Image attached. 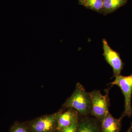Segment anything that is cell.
Segmentation results:
<instances>
[{"label":"cell","mask_w":132,"mask_h":132,"mask_svg":"<svg viewBox=\"0 0 132 132\" xmlns=\"http://www.w3.org/2000/svg\"><path fill=\"white\" fill-rule=\"evenodd\" d=\"M64 106L73 109L81 115L87 116L91 114L92 100L90 93L86 91L80 83L76 84L73 93L66 101Z\"/></svg>","instance_id":"1"},{"label":"cell","mask_w":132,"mask_h":132,"mask_svg":"<svg viewBox=\"0 0 132 132\" xmlns=\"http://www.w3.org/2000/svg\"><path fill=\"white\" fill-rule=\"evenodd\" d=\"M90 93L92 100L91 114L101 122L109 112L110 100L108 90H106L105 95H103L100 91L98 90H94Z\"/></svg>","instance_id":"2"},{"label":"cell","mask_w":132,"mask_h":132,"mask_svg":"<svg viewBox=\"0 0 132 132\" xmlns=\"http://www.w3.org/2000/svg\"><path fill=\"white\" fill-rule=\"evenodd\" d=\"M109 84L120 88L125 97V111L121 117H131L132 115V74L128 76H119Z\"/></svg>","instance_id":"3"},{"label":"cell","mask_w":132,"mask_h":132,"mask_svg":"<svg viewBox=\"0 0 132 132\" xmlns=\"http://www.w3.org/2000/svg\"><path fill=\"white\" fill-rule=\"evenodd\" d=\"M102 42L105 60L113 68L114 77H118L121 75L124 64L119 54L111 48L106 40L104 39Z\"/></svg>","instance_id":"4"},{"label":"cell","mask_w":132,"mask_h":132,"mask_svg":"<svg viewBox=\"0 0 132 132\" xmlns=\"http://www.w3.org/2000/svg\"><path fill=\"white\" fill-rule=\"evenodd\" d=\"M60 111L35 120L31 124L34 132H52L57 129V118Z\"/></svg>","instance_id":"5"},{"label":"cell","mask_w":132,"mask_h":132,"mask_svg":"<svg viewBox=\"0 0 132 132\" xmlns=\"http://www.w3.org/2000/svg\"><path fill=\"white\" fill-rule=\"evenodd\" d=\"M123 118L116 119L108 112L101 123V132H120Z\"/></svg>","instance_id":"6"},{"label":"cell","mask_w":132,"mask_h":132,"mask_svg":"<svg viewBox=\"0 0 132 132\" xmlns=\"http://www.w3.org/2000/svg\"><path fill=\"white\" fill-rule=\"evenodd\" d=\"M79 113L73 109L70 108L64 113H60L57 118V130L60 131L68 127L77 118H79Z\"/></svg>","instance_id":"7"},{"label":"cell","mask_w":132,"mask_h":132,"mask_svg":"<svg viewBox=\"0 0 132 132\" xmlns=\"http://www.w3.org/2000/svg\"><path fill=\"white\" fill-rule=\"evenodd\" d=\"M99 122L96 118L86 116L80 121L79 120L77 132H101Z\"/></svg>","instance_id":"8"},{"label":"cell","mask_w":132,"mask_h":132,"mask_svg":"<svg viewBox=\"0 0 132 132\" xmlns=\"http://www.w3.org/2000/svg\"><path fill=\"white\" fill-rule=\"evenodd\" d=\"M126 0H103V7L108 11H112L125 4Z\"/></svg>","instance_id":"9"},{"label":"cell","mask_w":132,"mask_h":132,"mask_svg":"<svg viewBox=\"0 0 132 132\" xmlns=\"http://www.w3.org/2000/svg\"><path fill=\"white\" fill-rule=\"evenodd\" d=\"M86 5L95 10H99L103 7V0H86Z\"/></svg>","instance_id":"10"},{"label":"cell","mask_w":132,"mask_h":132,"mask_svg":"<svg viewBox=\"0 0 132 132\" xmlns=\"http://www.w3.org/2000/svg\"><path fill=\"white\" fill-rule=\"evenodd\" d=\"M78 121L79 118L76 119L68 127L64 128L59 132H77Z\"/></svg>","instance_id":"11"},{"label":"cell","mask_w":132,"mask_h":132,"mask_svg":"<svg viewBox=\"0 0 132 132\" xmlns=\"http://www.w3.org/2000/svg\"><path fill=\"white\" fill-rule=\"evenodd\" d=\"M12 132H29L28 130L23 125H18L15 127Z\"/></svg>","instance_id":"12"},{"label":"cell","mask_w":132,"mask_h":132,"mask_svg":"<svg viewBox=\"0 0 132 132\" xmlns=\"http://www.w3.org/2000/svg\"><path fill=\"white\" fill-rule=\"evenodd\" d=\"M132 130V123H131V126H130V127L128 128L127 131L126 132H131Z\"/></svg>","instance_id":"13"},{"label":"cell","mask_w":132,"mask_h":132,"mask_svg":"<svg viewBox=\"0 0 132 132\" xmlns=\"http://www.w3.org/2000/svg\"><path fill=\"white\" fill-rule=\"evenodd\" d=\"M81 1H82V0H81Z\"/></svg>","instance_id":"14"}]
</instances>
